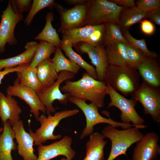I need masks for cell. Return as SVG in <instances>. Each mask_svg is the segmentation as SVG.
Wrapping results in <instances>:
<instances>
[{"label": "cell", "instance_id": "obj_1", "mask_svg": "<svg viewBox=\"0 0 160 160\" xmlns=\"http://www.w3.org/2000/svg\"><path fill=\"white\" fill-rule=\"evenodd\" d=\"M106 88L107 84L105 81L95 79L86 72L77 81H65V84L60 89L70 96L89 100L99 108L105 105Z\"/></svg>", "mask_w": 160, "mask_h": 160}, {"label": "cell", "instance_id": "obj_2", "mask_svg": "<svg viewBox=\"0 0 160 160\" xmlns=\"http://www.w3.org/2000/svg\"><path fill=\"white\" fill-rule=\"evenodd\" d=\"M140 78L136 68L128 65H110L105 81L115 90L124 95L133 96L140 86Z\"/></svg>", "mask_w": 160, "mask_h": 160}, {"label": "cell", "instance_id": "obj_3", "mask_svg": "<svg viewBox=\"0 0 160 160\" xmlns=\"http://www.w3.org/2000/svg\"><path fill=\"white\" fill-rule=\"evenodd\" d=\"M110 125L102 131L104 137L111 142V148L107 160H114L119 156L126 154L132 145L139 141L144 135L137 127H132L123 130H119Z\"/></svg>", "mask_w": 160, "mask_h": 160}, {"label": "cell", "instance_id": "obj_4", "mask_svg": "<svg viewBox=\"0 0 160 160\" xmlns=\"http://www.w3.org/2000/svg\"><path fill=\"white\" fill-rule=\"evenodd\" d=\"M78 109L63 110L55 113L53 115L51 114L47 117L43 114L37 120L41 125L39 128L33 132L30 129L29 133L34 139V145H39L45 143L48 140H56L61 138L60 134L55 135V129L63 119L77 114Z\"/></svg>", "mask_w": 160, "mask_h": 160}, {"label": "cell", "instance_id": "obj_5", "mask_svg": "<svg viewBox=\"0 0 160 160\" xmlns=\"http://www.w3.org/2000/svg\"><path fill=\"white\" fill-rule=\"evenodd\" d=\"M68 101L76 105L82 111L86 119V125L80 136L82 140L89 136L94 132V127L97 124L105 123L113 127H121L124 129L132 127H140L133 124H127L118 122L113 120L110 118H106L100 115L98 112L99 108L95 104L91 103L87 104L85 100L70 96Z\"/></svg>", "mask_w": 160, "mask_h": 160}, {"label": "cell", "instance_id": "obj_6", "mask_svg": "<svg viewBox=\"0 0 160 160\" xmlns=\"http://www.w3.org/2000/svg\"><path fill=\"white\" fill-rule=\"evenodd\" d=\"M84 25H96L112 22L117 23L121 12L125 7L107 0L87 1Z\"/></svg>", "mask_w": 160, "mask_h": 160}, {"label": "cell", "instance_id": "obj_7", "mask_svg": "<svg viewBox=\"0 0 160 160\" xmlns=\"http://www.w3.org/2000/svg\"><path fill=\"white\" fill-rule=\"evenodd\" d=\"M105 23L96 25H87L82 27L63 31L61 40L73 46L76 43L86 42L95 46L104 45Z\"/></svg>", "mask_w": 160, "mask_h": 160}, {"label": "cell", "instance_id": "obj_8", "mask_svg": "<svg viewBox=\"0 0 160 160\" xmlns=\"http://www.w3.org/2000/svg\"><path fill=\"white\" fill-rule=\"evenodd\" d=\"M106 94L109 95L111 100L108 108L114 106L120 111V117L122 122L130 124V122H131L133 125L141 129L147 127L143 124L145 122L144 120L140 116L135 109L137 101L134 97L131 99L127 98L108 84Z\"/></svg>", "mask_w": 160, "mask_h": 160}, {"label": "cell", "instance_id": "obj_9", "mask_svg": "<svg viewBox=\"0 0 160 160\" xmlns=\"http://www.w3.org/2000/svg\"><path fill=\"white\" fill-rule=\"evenodd\" d=\"M75 76L73 73L67 71L59 73L57 80L51 85L44 87L38 93L37 95L42 103L45 106L47 116L55 112L56 109L52 104L57 100L61 104L66 105L68 101L70 96L67 93L61 92L60 89V84L64 81L70 80Z\"/></svg>", "mask_w": 160, "mask_h": 160}, {"label": "cell", "instance_id": "obj_10", "mask_svg": "<svg viewBox=\"0 0 160 160\" xmlns=\"http://www.w3.org/2000/svg\"><path fill=\"white\" fill-rule=\"evenodd\" d=\"M0 22V53L5 50L7 44L10 46L15 45L17 40L14 35V30L17 25L23 18L22 14L14 10L11 0L5 10L1 12Z\"/></svg>", "mask_w": 160, "mask_h": 160}, {"label": "cell", "instance_id": "obj_11", "mask_svg": "<svg viewBox=\"0 0 160 160\" xmlns=\"http://www.w3.org/2000/svg\"><path fill=\"white\" fill-rule=\"evenodd\" d=\"M143 106L145 113L150 114L157 124L160 123V91L144 82L133 96Z\"/></svg>", "mask_w": 160, "mask_h": 160}, {"label": "cell", "instance_id": "obj_12", "mask_svg": "<svg viewBox=\"0 0 160 160\" xmlns=\"http://www.w3.org/2000/svg\"><path fill=\"white\" fill-rule=\"evenodd\" d=\"M73 46L79 52L88 55L92 63L96 68L97 80L105 81L110 65L105 46H95L84 42L78 43Z\"/></svg>", "mask_w": 160, "mask_h": 160}, {"label": "cell", "instance_id": "obj_13", "mask_svg": "<svg viewBox=\"0 0 160 160\" xmlns=\"http://www.w3.org/2000/svg\"><path fill=\"white\" fill-rule=\"evenodd\" d=\"M6 91L7 95L18 97L25 102L37 120L40 116V111L44 114L46 113V108L37 93L32 89L20 84L17 77L14 81L12 85H9L7 87Z\"/></svg>", "mask_w": 160, "mask_h": 160}, {"label": "cell", "instance_id": "obj_14", "mask_svg": "<svg viewBox=\"0 0 160 160\" xmlns=\"http://www.w3.org/2000/svg\"><path fill=\"white\" fill-rule=\"evenodd\" d=\"M72 142L71 137L65 135L49 145H38L37 160H50L59 156H65L68 160H72L76 154L71 147Z\"/></svg>", "mask_w": 160, "mask_h": 160}, {"label": "cell", "instance_id": "obj_15", "mask_svg": "<svg viewBox=\"0 0 160 160\" xmlns=\"http://www.w3.org/2000/svg\"><path fill=\"white\" fill-rule=\"evenodd\" d=\"M87 1L86 3L75 5L70 9L63 8L55 3L54 7L60 14L61 21L58 32L80 27L84 25L87 9Z\"/></svg>", "mask_w": 160, "mask_h": 160}, {"label": "cell", "instance_id": "obj_16", "mask_svg": "<svg viewBox=\"0 0 160 160\" xmlns=\"http://www.w3.org/2000/svg\"><path fill=\"white\" fill-rule=\"evenodd\" d=\"M159 137L155 132H150L143 135L137 142L132 160H154L160 154L158 144Z\"/></svg>", "mask_w": 160, "mask_h": 160}, {"label": "cell", "instance_id": "obj_17", "mask_svg": "<svg viewBox=\"0 0 160 160\" xmlns=\"http://www.w3.org/2000/svg\"><path fill=\"white\" fill-rule=\"evenodd\" d=\"M15 139L17 144L18 154L23 160H37L38 156L34 152V139L25 130L22 120H20L13 127Z\"/></svg>", "mask_w": 160, "mask_h": 160}, {"label": "cell", "instance_id": "obj_18", "mask_svg": "<svg viewBox=\"0 0 160 160\" xmlns=\"http://www.w3.org/2000/svg\"><path fill=\"white\" fill-rule=\"evenodd\" d=\"M22 110L17 101L12 96H5L0 91V118L3 124L8 121L13 127L20 120Z\"/></svg>", "mask_w": 160, "mask_h": 160}, {"label": "cell", "instance_id": "obj_19", "mask_svg": "<svg viewBox=\"0 0 160 160\" xmlns=\"http://www.w3.org/2000/svg\"><path fill=\"white\" fill-rule=\"evenodd\" d=\"M143 82L156 89L160 87V68L156 58L147 56L137 68Z\"/></svg>", "mask_w": 160, "mask_h": 160}, {"label": "cell", "instance_id": "obj_20", "mask_svg": "<svg viewBox=\"0 0 160 160\" xmlns=\"http://www.w3.org/2000/svg\"><path fill=\"white\" fill-rule=\"evenodd\" d=\"M38 43L36 41L27 42L25 51L12 57L0 60V71L3 68H13L19 65L30 64L32 61Z\"/></svg>", "mask_w": 160, "mask_h": 160}, {"label": "cell", "instance_id": "obj_21", "mask_svg": "<svg viewBox=\"0 0 160 160\" xmlns=\"http://www.w3.org/2000/svg\"><path fill=\"white\" fill-rule=\"evenodd\" d=\"M102 133L95 132L89 136L86 144V156L82 160H105L104 148L107 143Z\"/></svg>", "mask_w": 160, "mask_h": 160}, {"label": "cell", "instance_id": "obj_22", "mask_svg": "<svg viewBox=\"0 0 160 160\" xmlns=\"http://www.w3.org/2000/svg\"><path fill=\"white\" fill-rule=\"evenodd\" d=\"M3 125V131L0 134V160H14L11 152L17 148L14 141V132L8 121Z\"/></svg>", "mask_w": 160, "mask_h": 160}, {"label": "cell", "instance_id": "obj_23", "mask_svg": "<svg viewBox=\"0 0 160 160\" xmlns=\"http://www.w3.org/2000/svg\"><path fill=\"white\" fill-rule=\"evenodd\" d=\"M148 12H145L137 7L125 8L119 15L117 24L121 31H129L134 25L148 18Z\"/></svg>", "mask_w": 160, "mask_h": 160}, {"label": "cell", "instance_id": "obj_24", "mask_svg": "<svg viewBox=\"0 0 160 160\" xmlns=\"http://www.w3.org/2000/svg\"><path fill=\"white\" fill-rule=\"evenodd\" d=\"M127 45L121 42H115L105 46L110 65L123 67L127 66Z\"/></svg>", "mask_w": 160, "mask_h": 160}, {"label": "cell", "instance_id": "obj_25", "mask_svg": "<svg viewBox=\"0 0 160 160\" xmlns=\"http://www.w3.org/2000/svg\"><path fill=\"white\" fill-rule=\"evenodd\" d=\"M36 69L38 78L44 87L51 85L58 78L59 73L55 69L50 58L39 64Z\"/></svg>", "mask_w": 160, "mask_h": 160}, {"label": "cell", "instance_id": "obj_26", "mask_svg": "<svg viewBox=\"0 0 160 160\" xmlns=\"http://www.w3.org/2000/svg\"><path fill=\"white\" fill-rule=\"evenodd\" d=\"M52 60L54 68L58 73L62 71H67L76 75L81 69L75 63L65 57L60 47H56Z\"/></svg>", "mask_w": 160, "mask_h": 160}, {"label": "cell", "instance_id": "obj_27", "mask_svg": "<svg viewBox=\"0 0 160 160\" xmlns=\"http://www.w3.org/2000/svg\"><path fill=\"white\" fill-rule=\"evenodd\" d=\"M46 24L41 31L34 38L35 40L46 41L56 47H60L61 40L56 30L52 26L54 15L51 12L47 13L45 17Z\"/></svg>", "mask_w": 160, "mask_h": 160}, {"label": "cell", "instance_id": "obj_28", "mask_svg": "<svg viewBox=\"0 0 160 160\" xmlns=\"http://www.w3.org/2000/svg\"><path fill=\"white\" fill-rule=\"evenodd\" d=\"M20 84L33 90L38 93L44 87L38 78L36 68L29 66L23 70L17 72Z\"/></svg>", "mask_w": 160, "mask_h": 160}, {"label": "cell", "instance_id": "obj_29", "mask_svg": "<svg viewBox=\"0 0 160 160\" xmlns=\"http://www.w3.org/2000/svg\"><path fill=\"white\" fill-rule=\"evenodd\" d=\"M72 46L71 45L61 40L60 47L64 51L65 55L81 68L85 69L90 76L97 80V74L94 67L86 62L80 55L75 52L72 48Z\"/></svg>", "mask_w": 160, "mask_h": 160}, {"label": "cell", "instance_id": "obj_30", "mask_svg": "<svg viewBox=\"0 0 160 160\" xmlns=\"http://www.w3.org/2000/svg\"><path fill=\"white\" fill-rule=\"evenodd\" d=\"M105 46L110 43L121 42L127 45L131 44L124 36L120 27L115 22L105 23Z\"/></svg>", "mask_w": 160, "mask_h": 160}, {"label": "cell", "instance_id": "obj_31", "mask_svg": "<svg viewBox=\"0 0 160 160\" xmlns=\"http://www.w3.org/2000/svg\"><path fill=\"white\" fill-rule=\"evenodd\" d=\"M56 47L46 41H40L38 43L33 59L30 63V66L36 68L41 62L50 58L55 52Z\"/></svg>", "mask_w": 160, "mask_h": 160}, {"label": "cell", "instance_id": "obj_32", "mask_svg": "<svg viewBox=\"0 0 160 160\" xmlns=\"http://www.w3.org/2000/svg\"><path fill=\"white\" fill-rule=\"evenodd\" d=\"M126 56L127 65L136 69L147 56L140 50L131 44L127 45Z\"/></svg>", "mask_w": 160, "mask_h": 160}, {"label": "cell", "instance_id": "obj_33", "mask_svg": "<svg viewBox=\"0 0 160 160\" xmlns=\"http://www.w3.org/2000/svg\"><path fill=\"white\" fill-rule=\"evenodd\" d=\"M55 3L53 0H33L28 13L24 20V23L30 25L36 15L42 9L46 8H52Z\"/></svg>", "mask_w": 160, "mask_h": 160}, {"label": "cell", "instance_id": "obj_34", "mask_svg": "<svg viewBox=\"0 0 160 160\" xmlns=\"http://www.w3.org/2000/svg\"><path fill=\"white\" fill-rule=\"evenodd\" d=\"M124 33V36L130 44L140 50L147 56L157 58V55L156 52L148 49L145 39L138 40L135 38L131 35L129 31H126Z\"/></svg>", "mask_w": 160, "mask_h": 160}, {"label": "cell", "instance_id": "obj_35", "mask_svg": "<svg viewBox=\"0 0 160 160\" xmlns=\"http://www.w3.org/2000/svg\"><path fill=\"white\" fill-rule=\"evenodd\" d=\"M136 3V7L145 12H149L160 7V0H138Z\"/></svg>", "mask_w": 160, "mask_h": 160}, {"label": "cell", "instance_id": "obj_36", "mask_svg": "<svg viewBox=\"0 0 160 160\" xmlns=\"http://www.w3.org/2000/svg\"><path fill=\"white\" fill-rule=\"evenodd\" d=\"M14 11L18 13L22 14L24 12H29L32 5L30 0H11Z\"/></svg>", "mask_w": 160, "mask_h": 160}, {"label": "cell", "instance_id": "obj_37", "mask_svg": "<svg viewBox=\"0 0 160 160\" xmlns=\"http://www.w3.org/2000/svg\"><path fill=\"white\" fill-rule=\"evenodd\" d=\"M140 28L142 32L145 34H153L155 31V27L153 22L148 20H143L140 22Z\"/></svg>", "mask_w": 160, "mask_h": 160}, {"label": "cell", "instance_id": "obj_38", "mask_svg": "<svg viewBox=\"0 0 160 160\" xmlns=\"http://www.w3.org/2000/svg\"><path fill=\"white\" fill-rule=\"evenodd\" d=\"M30 65V64H25L11 68H6L3 71H0V84H2V80L4 76L10 73L22 71Z\"/></svg>", "mask_w": 160, "mask_h": 160}, {"label": "cell", "instance_id": "obj_39", "mask_svg": "<svg viewBox=\"0 0 160 160\" xmlns=\"http://www.w3.org/2000/svg\"><path fill=\"white\" fill-rule=\"evenodd\" d=\"M148 18L152 22L160 25V7L148 12Z\"/></svg>", "mask_w": 160, "mask_h": 160}, {"label": "cell", "instance_id": "obj_40", "mask_svg": "<svg viewBox=\"0 0 160 160\" xmlns=\"http://www.w3.org/2000/svg\"><path fill=\"white\" fill-rule=\"evenodd\" d=\"M118 6L125 8H134L136 7L134 0H109Z\"/></svg>", "mask_w": 160, "mask_h": 160}, {"label": "cell", "instance_id": "obj_41", "mask_svg": "<svg viewBox=\"0 0 160 160\" xmlns=\"http://www.w3.org/2000/svg\"><path fill=\"white\" fill-rule=\"evenodd\" d=\"M87 0H68L65 1L68 4L75 5L81 4L86 2Z\"/></svg>", "mask_w": 160, "mask_h": 160}, {"label": "cell", "instance_id": "obj_42", "mask_svg": "<svg viewBox=\"0 0 160 160\" xmlns=\"http://www.w3.org/2000/svg\"><path fill=\"white\" fill-rule=\"evenodd\" d=\"M3 131V127H0V134Z\"/></svg>", "mask_w": 160, "mask_h": 160}, {"label": "cell", "instance_id": "obj_43", "mask_svg": "<svg viewBox=\"0 0 160 160\" xmlns=\"http://www.w3.org/2000/svg\"><path fill=\"white\" fill-rule=\"evenodd\" d=\"M60 160H68L66 158L63 157Z\"/></svg>", "mask_w": 160, "mask_h": 160}, {"label": "cell", "instance_id": "obj_44", "mask_svg": "<svg viewBox=\"0 0 160 160\" xmlns=\"http://www.w3.org/2000/svg\"><path fill=\"white\" fill-rule=\"evenodd\" d=\"M1 2V0H0V2Z\"/></svg>", "mask_w": 160, "mask_h": 160}]
</instances>
